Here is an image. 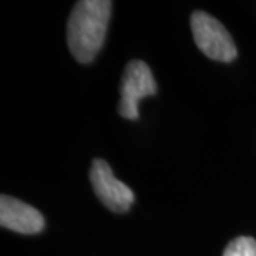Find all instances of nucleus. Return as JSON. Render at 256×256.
Masks as SVG:
<instances>
[{"label":"nucleus","instance_id":"nucleus-3","mask_svg":"<svg viewBox=\"0 0 256 256\" xmlns=\"http://www.w3.org/2000/svg\"><path fill=\"white\" fill-rule=\"evenodd\" d=\"M156 94V82L148 64L142 60H131L126 66L120 86L118 114L127 120H137L138 102Z\"/></svg>","mask_w":256,"mask_h":256},{"label":"nucleus","instance_id":"nucleus-2","mask_svg":"<svg viewBox=\"0 0 256 256\" xmlns=\"http://www.w3.org/2000/svg\"><path fill=\"white\" fill-rule=\"evenodd\" d=\"M191 30L196 47L215 62L230 63L236 58L238 50L220 20L205 12L196 10L191 16Z\"/></svg>","mask_w":256,"mask_h":256},{"label":"nucleus","instance_id":"nucleus-6","mask_svg":"<svg viewBox=\"0 0 256 256\" xmlns=\"http://www.w3.org/2000/svg\"><path fill=\"white\" fill-rule=\"evenodd\" d=\"M222 256H256V239L238 236L229 242Z\"/></svg>","mask_w":256,"mask_h":256},{"label":"nucleus","instance_id":"nucleus-5","mask_svg":"<svg viewBox=\"0 0 256 256\" xmlns=\"http://www.w3.org/2000/svg\"><path fill=\"white\" fill-rule=\"evenodd\" d=\"M44 218L34 206L26 202L12 198L9 195L0 196V225L23 235H34L44 229Z\"/></svg>","mask_w":256,"mask_h":256},{"label":"nucleus","instance_id":"nucleus-4","mask_svg":"<svg viewBox=\"0 0 256 256\" xmlns=\"http://www.w3.org/2000/svg\"><path fill=\"white\" fill-rule=\"evenodd\" d=\"M90 181L96 196L106 208L112 212H127L134 204V192L118 178H116L107 161L101 158L92 160Z\"/></svg>","mask_w":256,"mask_h":256},{"label":"nucleus","instance_id":"nucleus-1","mask_svg":"<svg viewBox=\"0 0 256 256\" xmlns=\"http://www.w3.org/2000/svg\"><path fill=\"white\" fill-rule=\"evenodd\" d=\"M112 2H77L67 22V44L74 58L82 64L92 63L106 42Z\"/></svg>","mask_w":256,"mask_h":256}]
</instances>
